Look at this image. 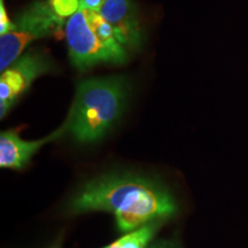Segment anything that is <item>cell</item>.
I'll return each instance as SVG.
<instances>
[{
    "label": "cell",
    "instance_id": "1",
    "mask_svg": "<svg viewBox=\"0 0 248 248\" xmlns=\"http://www.w3.org/2000/svg\"><path fill=\"white\" fill-rule=\"evenodd\" d=\"M67 212L111 213L117 230L128 233L147 223L170 218L178 213V204L159 181L133 172H113L85 183L68 202Z\"/></svg>",
    "mask_w": 248,
    "mask_h": 248
},
{
    "label": "cell",
    "instance_id": "2",
    "mask_svg": "<svg viewBox=\"0 0 248 248\" xmlns=\"http://www.w3.org/2000/svg\"><path fill=\"white\" fill-rule=\"evenodd\" d=\"M130 91L129 79L122 75L80 80L64 122L67 132L80 144L101 140L125 111Z\"/></svg>",
    "mask_w": 248,
    "mask_h": 248
},
{
    "label": "cell",
    "instance_id": "11",
    "mask_svg": "<svg viewBox=\"0 0 248 248\" xmlns=\"http://www.w3.org/2000/svg\"><path fill=\"white\" fill-rule=\"evenodd\" d=\"M105 0H80V8L99 12Z\"/></svg>",
    "mask_w": 248,
    "mask_h": 248
},
{
    "label": "cell",
    "instance_id": "6",
    "mask_svg": "<svg viewBox=\"0 0 248 248\" xmlns=\"http://www.w3.org/2000/svg\"><path fill=\"white\" fill-rule=\"evenodd\" d=\"M99 13L111 27L116 39L129 53L139 52L144 45V29L133 0H105Z\"/></svg>",
    "mask_w": 248,
    "mask_h": 248
},
{
    "label": "cell",
    "instance_id": "14",
    "mask_svg": "<svg viewBox=\"0 0 248 248\" xmlns=\"http://www.w3.org/2000/svg\"><path fill=\"white\" fill-rule=\"evenodd\" d=\"M150 246H151V245H150ZM148 248H151V247H148Z\"/></svg>",
    "mask_w": 248,
    "mask_h": 248
},
{
    "label": "cell",
    "instance_id": "5",
    "mask_svg": "<svg viewBox=\"0 0 248 248\" xmlns=\"http://www.w3.org/2000/svg\"><path fill=\"white\" fill-rule=\"evenodd\" d=\"M55 70L49 54L40 49H30L18 57L0 75V117L4 119L37 78Z\"/></svg>",
    "mask_w": 248,
    "mask_h": 248
},
{
    "label": "cell",
    "instance_id": "3",
    "mask_svg": "<svg viewBox=\"0 0 248 248\" xmlns=\"http://www.w3.org/2000/svg\"><path fill=\"white\" fill-rule=\"evenodd\" d=\"M64 37L71 63L80 71L99 64L123 66L130 58L111 27L97 11L80 8L67 20Z\"/></svg>",
    "mask_w": 248,
    "mask_h": 248
},
{
    "label": "cell",
    "instance_id": "13",
    "mask_svg": "<svg viewBox=\"0 0 248 248\" xmlns=\"http://www.w3.org/2000/svg\"><path fill=\"white\" fill-rule=\"evenodd\" d=\"M49 248H62L61 241H60V240H58V241H57V243H55V244H53V245H52V246H51V247H49Z\"/></svg>",
    "mask_w": 248,
    "mask_h": 248
},
{
    "label": "cell",
    "instance_id": "12",
    "mask_svg": "<svg viewBox=\"0 0 248 248\" xmlns=\"http://www.w3.org/2000/svg\"><path fill=\"white\" fill-rule=\"evenodd\" d=\"M150 247L151 248H181L176 241L167 240V239L154 241V243H152Z\"/></svg>",
    "mask_w": 248,
    "mask_h": 248
},
{
    "label": "cell",
    "instance_id": "9",
    "mask_svg": "<svg viewBox=\"0 0 248 248\" xmlns=\"http://www.w3.org/2000/svg\"><path fill=\"white\" fill-rule=\"evenodd\" d=\"M47 2L54 14L66 21L80 9V0H47Z\"/></svg>",
    "mask_w": 248,
    "mask_h": 248
},
{
    "label": "cell",
    "instance_id": "8",
    "mask_svg": "<svg viewBox=\"0 0 248 248\" xmlns=\"http://www.w3.org/2000/svg\"><path fill=\"white\" fill-rule=\"evenodd\" d=\"M163 222L164 221H155L147 223L136 230L128 232L113 244L102 248H148Z\"/></svg>",
    "mask_w": 248,
    "mask_h": 248
},
{
    "label": "cell",
    "instance_id": "7",
    "mask_svg": "<svg viewBox=\"0 0 248 248\" xmlns=\"http://www.w3.org/2000/svg\"><path fill=\"white\" fill-rule=\"evenodd\" d=\"M66 132V123L62 124L57 131L39 140H24L20 137L17 130L14 129L2 131L0 133V167L2 169H23L45 144L60 138Z\"/></svg>",
    "mask_w": 248,
    "mask_h": 248
},
{
    "label": "cell",
    "instance_id": "4",
    "mask_svg": "<svg viewBox=\"0 0 248 248\" xmlns=\"http://www.w3.org/2000/svg\"><path fill=\"white\" fill-rule=\"evenodd\" d=\"M49 7L47 0H37L16 15L9 32L0 36V70L4 71L36 40L57 35L66 26Z\"/></svg>",
    "mask_w": 248,
    "mask_h": 248
},
{
    "label": "cell",
    "instance_id": "10",
    "mask_svg": "<svg viewBox=\"0 0 248 248\" xmlns=\"http://www.w3.org/2000/svg\"><path fill=\"white\" fill-rule=\"evenodd\" d=\"M4 2L5 0H0V36L9 32L13 27V21L9 18Z\"/></svg>",
    "mask_w": 248,
    "mask_h": 248
}]
</instances>
